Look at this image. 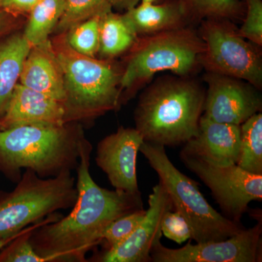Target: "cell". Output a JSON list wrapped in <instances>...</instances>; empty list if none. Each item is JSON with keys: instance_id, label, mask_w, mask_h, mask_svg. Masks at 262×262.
Instances as JSON below:
<instances>
[{"instance_id": "277c9868", "label": "cell", "mask_w": 262, "mask_h": 262, "mask_svg": "<svg viewBox=\"0 0 262 262\" xmlns=\"http://www.w3.org/2000/svg\"><path fill=\"white\" fill-rule=\"evenodd\" d=\"M53 47L63 73L66 122L90 121L120 107L123 70L77 53L66 39Z\"/></svg>"}, {"instance_id": "d6a6232c", "label": "cell", "mask_w": 262, "mask_h": 262, "mask_svg": "<svg viewBox=\"0 0 262 262\" xmlns=\"http://www.w3.org/2000/svg\"><path fill=\"white\" fill-rule=\"evenodd\" d=\"M141 3H144V4H158L167 0H141Z\"/></svg>"}, {"instance_id": "836d02e7", "label": "cell", "mask_w": 262, "mask_h": 262, "mask_svg": "<svg viewBox=\"0 0 262 262\" xmlns=\"http://www.w3.org/2000/svg\"><path fill=\"white\" fill-rule=\"evenodd\" d=\"M2 2H3V0H0V5H1Z\"/></svg>"}, {"instance_id": "52a82bcc", "label": "cell", "mask_w": 262, "mask_h": 262, "mask_svg": "<svg viewBox=\"0 0 262 262\" xmlns=\"http://www.w3.org/2000/svg\"><path fill=\"white\" fill-rule=\"evenodd\" d=\"M77 199L72 172L41 178L26 169L13 190L0 192V237L18 234L53 213L72 208Z\"/></svg>"}, {"instance_id": "8992f818", "label": "cell", "mask_w": 262, "mask_h": 262, "mask_svg": "<svg viewBox=\"0 0 262 262\" xmlns=\"http://www.w3.org/2000/svg\"><path fill=\"white\" fill-rule=\"evenodd\" d=\"M144 155L168 193L173 208L187 221L196 243L215 242L232 237L245 229L215 211L200 191L198 183L182 173L169 159L164 146L144 141Z\"/></svg>"}, {"instance_id": "8fae6325", "label": "cell", "mask_w": 262, "mask_h": 262, "mask_svg": "<svg viewBox=\"0 0 262 262\" xmlns=\"http://www.w3.org/2000/svg\"><path fill=\"white\" fill-rule=\"evenodd\" d=\"M204 77L208 89L203 116L220 123L241 125L261 113V97L252 84L211 72H207Z\"/></svg>"}, {"instance_id": "4316f807", "label": "cell", "mask_w": 262, "mask_h": 262, "mask_svg": "<svg viewBox=\"0 0 262 262\" xmlns=\"http://www.w3.org/2000/svg\"><path fill=\"white\" fill-rule=\"evenodd\" d=\"M247 12L242 27L238 29L243 37L258 47L262 46V1L246 0Z\"/></svg>"}, {"instance_id": "cb8c5ba5", "label": "cell", "mask_w": 262, "mask_h": 262, "mask_svg": "<svg viewBox=\"0 0 262 262\" xmlns=\"http://www.w3.org/2000/svg\"><path fill=\"white\" fill-rule=\"evenodd\" d=\"M62 215L53 213L39 223L27 227L8 246L0 251V262H48V260L36 252L31 244L30 235L34 229L48 222L58 220Z\"/></svg>"}, {"instance_id": "2e32d148", "label": "cell", "mask_w": 262, "mask_h": 262, "mask_svg": "<svg viewBox=\"0 0 262 262\" xmlns=\"http://www.w3.org/2000/svg\"><path fill=\"white\" fill-rule=\"evenodd\" d=\"M19 83L63 104L65 99L63 73L49 40L31 48L24 62Z\"/></svg>"}, {"instance_id": "4dcf8cb0", "label": "cell", "mask_w": 262, "mask_h": 262, "mask_svg": "<svg viewBox=\"0 0 262 262\" xmlns=\"http://www.w3.org/2000/svg\"><path fill=\"white\" fill-rule=\"evenodd\" d=\"M11 13L0 9V36L9 27Z\"/></svg>"}, {"instance_id": "f546056e", "label": "cell", "mask_w": 262, "mask_h": 262, "mask_svg": "<svg viewBox=\"0 0 262 262\" xmlns=\"http://www.w3.org/2000/svg\"><path fill=\"white\" fill-rule=\"evenodd\" d=\"M140 0H108L113 8L117 10H125L134 8Z\"/></svg>"}, {"instance_id": "ac0fdd59", "label": "cell", "mask_w": 262, "mask_h": 262, "mask_svg": "<svg viewBox=\"0 0 262 262\" xmlns=\"http://www.w3.org/2000/svg\"><path fill=\"white\" fill-rule=\"evenodd\" d=\"M31 48L23 34H15L0 44V117L19 82L24 62Z\"/></svg>"}, {"instance_id": "7c38bea8", "label": "cell", "mask_w": 262, "mask_h": 262, "mask_svg": "<svg viewBox=\"0 0 262 262\" xmlns=\"http://www.w3.org/2000/svg\"><path fill=\"white\" fill-rule=\"evenodd\" d=\"M149 208L144 220L128 238L111 248L104 249L91 261L99 262H150L151 248L162 237L164 215L173 209V203L163 184L153 188L149 198Z\"/></svg>"}, {"instance_id": "e0dca14e", "label": "cell", "mask_w": 262, "mask_h": 262, "mask_svg": "<svg viewBox=\"0 0 262 262\" xmlns=\"http://www.w3.org/2000/svg\"><path fill=\"white\" fill-rule=\"evenodd\" d=\"M123 16L138 36L181 28L192 21L181 0H167L158 4L141 3L125 11Z\"/></svg>"}, {"instance_id": "3957f363", "label": "cell", "mask_w": 262, "mask_h": 262, "mask_svg": "<svg viewBox=\"0 0 262 262\" xmlns=\"http://www.w3.org/2000/svg\"><path fill=\"white\" fill-rule=\"evenodd\" d=\"M205 96L206 91L189 77L158 79L139 98L135 128L149 144H186L198 134Z\"/></svg>"}, {"instance_id": "9a60e30c", "label": "cell", "mask_w": 262, "mask_h": 262, "mask_svg": "<svg viewBox=\"0 0 262 262\" xmlns=\"http://www.w3.org/2000/svg\"><path fill=\"white\" fill-rule=\"evenodd\" d=\"M65 123V110L61 102L18 82L0 117V130L20 125Z\"/></svg>"}, {"instance_id": "30bf717a", "label": "cell", "mask_w": 262, "mask_h": 262, "mask_svg": "<svg viewBox=\"0 0 262 262\" xmlns=\"http://www.w3.org/2000/svg\"><path fill=\"white\" fill-rule=\"evenodd\" d=\"M261 220L251 228L215 242H190L182 248H169L159 242L151 248L150 262L261 261Z\"/></svg>"}, {"instance_id": "5b68a950", "label": "cell", "mask_w": 262, "mask_h": 262, "mask_svg": "<svg viewBox=\"0 0 262 262\" xmlns=\"http://www.w3.org/2000/svg\"><path fill=\"white\" fill-rule=\"evenodd\" d=\"M204 50L199 33L189 26L138 37L123 69L122 91L143 85L159 72L189 77L202 68Z\"/></svg>"}, {"instance_id": "44dd1931", "label": "cell", "mask_w": 262, "mask_h": 262, "mask_svg": "<svg viewBox=\"0 0 262 262\" xmlns=\"http://www.w3.org/2000/svg\"><path fill=\"white\" fill-rule=\"evenodd\" d=\"M237 165L246 171L262 175V114L241 125V153Z\"/></svg>"}, {"instance_id": "6da1fadb", "label": "cell", "mask_w": 262, "mask_h": 262, "mask_svg": "<svg viewBox=\"0 0 262 262\" xmlns=\"http://www.w3.org/2000/svg\"><path fill=\"white\" fill-rule=\"evenodd\" d=\"M93 146L86 139L77 169V199L70 214L34 229L31 244L48 262H84L101 244L104 229L122 215L142 209L141 194L110 190L96 184L90 172Z\"/></svg>"}, {"instance_id": "9c48e42d", "label": "cell", "mask_w": 262, "mask_h": 262, "mask_svg": "<svg viewBox=\"0 0 262 262\" xmlns=\"http://www.w3.org/2000/svg\"><path fill=\"white\" fill-rule=\"evenodd\" d=\"M180 157L185 166L209 188L222 214L229 220L241 223L250 203L261 201L262 175L249 173L237 164L215 166L182 151Z\"/></svg>"}, {"instance_id": "7402d4cb", "label": "cell", "mask_w": 262, "mask_h": 262, "mask_svg": "<svg viewBox=\"0 0 262 262\" xmlns=\"http://www.w3.org/2000/svg\"><path fill=\"white\" fill-rule=\"evenodd\" d=\"M63 14L55 30L68 32L77 24L94 18H101L113 12L108 0H63Z\"/></svg>"}, {"instance_id": "d4e9b609", "label": "cell", "mask_w": 262, "mask_h": 262, "mask_svg": "<svg viewBox=\"0 0 262 262\" xmlns=\"http://www.w3.org/2000/svg\"><path fill=\"white\" fill-rule=\"evenodd\" d=\"M100 18L89 19L67 32L66 41L74 51L90 57H94L98 53Z\"/></svg>"}, {"instance_id": "83f0119b", "label": "cell", "mask_w": 262, "mask_h": 262, "mask_svg": "<svg viewBox=\"0 0 262 262\" xmlns=\"http://www.w3.org/2000/svg\"><path fill=\"white\" fill-rule=\"evenodd\" d=\"M162 233L181 244L192 237V232L187 221L179 212L168 211L164 215L161 223Z\"/></svg>"}, {"instance_id": "d6986e66", "label": "cell", "mask_w": 262, "mask_h": 262, "mask_svg": "<svg viewBox=\"0 0 262 262\" xmlns=\"http://www.w3.org/2000/svg\"><path fill=\"white\" fill-rule=\"evenodd\" d=\"M138 37L123 15L111 12L100 18L98 53L106 58L119 56L130 50Z\"/></svg>"}, {"instance_id": "4fadbf2b", "label": "cell", "mask_w": 262, "mask_h": 262, "mask_svg": "<svg viewBox=\"0 0 262 262\" xmlns=\"http://www.w3.org/2000/svg\"><path fill=\"white\" fill-rule=\"evenodd\" d=\"M144 142L136 128L120 127L98 144L96 163L107 176L115 189L139 194L138 184V152Z\"/></svg>"}, {"instance_id": "7a4b0ae2", "label": "cell", "mask_w": 262, "mask_h": 262, "mask_svg": "<svg viewBox=\"0 0 262 262\" xmlns=\"http://www.w3.org/2000/svg\"><path fill=\"white\" fill-rule=\"evenodd\" d=\"M85 140L75 122L0 130V172L14 183L21 177L23 169H30L41 178L72 172L78 166Z\"/></svg>"}, {"instance_id": "ba28073f", "label": "cell", "mask_w": 262, "mask_h": 262, "mask_svg": "<svg viewBox=\"0 0 262 262\" xmlns=\"http://www.w3.org/2000/svg\"><path fill=\"white\" fill-rule=\"evenodd\" d=\"M199 33L205 45L201 64L207 72L246 81L262 88V59L258 46L248 42L232 20H202Z\"/></svg>"}, {"instance_id": "1f68e13d", "label": "cell", "mask_w": 262, "mask_h": 262, "mask_svg": "<svg viewBox=\"0 0 262 262\" xmlns=\"http://www.w3.org/2000/svg\"><path fill=\"white\" fill-rule=\"evenodd\" d=\"M22 231L18 234H13V235L8 236V237H0V251H1L5 246H8L11 241H13L17 236L21 233Z\"/></svg>"}, {"instance_id": "484cf974", "label": "cell", "mask_w": 262, "mask_h": 262, "mask_svg": "<svg viewBox=\"0 0 262 262\" xmlns=\"http://www.w3.org/2000/svg\"><path fill=\"white\" fill-rule=\"evenodd\" d=\"M146 212L144 208L137 210L122 215L108 225L101 236V244H104V249L115 247L128 238L144 220Z\"/></svg>"}, {"instance_id": "5bb4252c", "label": "cell", "mask_w": 262, "mask_h": 262, "mask_svg": "<svg viewBox=\"0 0 262 262\" xmlns=\"http://www.w3.org/2000/svg\"><path fill=\"white\" fill-rule=\"evenodd\" d=\"M182 152L215 166L236 165L241 153V125L201 117L198 134L184 144Z\"/></svg>"}, {"instance_id": "f1b7e54d", "label": "cell", "mask_w": 262, "mask_h": 262, "mask_svg": "<svg viewBox=\"0 0 262 262\" xmlns=\"http://www.w3.org/2000/svg\"><path fill=\"white\" fill-rule=\"evenodd\" d=\"M39 1L40 0H3L0 9L11 14L30 13Z\"/></svg>"}, {"instance_id": "603a6c76", "label": "cell", "mask_w": 262, "mask_h": 262, "mask_svg": "<svg viewBox=\"0 0 262 262\" xmlns=\"http://www.w3.org/2000/svg\"><path fill=\"white\" fill-rule=\"evenodd\" d=\"M192 20L222 18L232 20L244 13L238 0H181Z\"/></svg>"}, {"instance_id": "ffe728a7", "label": "cell", "mask_w": 262, "mask_h": 262, "mask_svg": "<svg viewBox=\"0 0 262 262\" xmlns=\"http://www.w3.org/2000/svg\"><path fill=\"white\" fill-rule=\"evenodd\" d=\"M63 8V0H40L31 10L23 35L32 47L49 40L48 37L61 18Z\"/></svg>"}]
</instances>
